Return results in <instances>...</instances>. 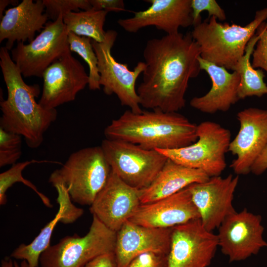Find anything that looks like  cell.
Listing matches in <instances>:
<instances>
[{
	"label": "cell",
	"instance_id": "obj_21",
	"mask_svg": "<svg viewBox=\"0 0 267 267\" xmlns=\"http://www.w3.org/2000/svg\"><path fill=\"white\" fill-rule=\"evenodd\" d=\"M200 68L209 75L212 81L210 90L205 95L192 98L190 106L203 113L214 114L225 112L239 100V74L230 73L225 68L198 57Z\"/></svg>",
	"mask_w": 267,
	"mask_h": 267
},
{
	"label": "cell",
	"instance_id": "obj_34",
	"mask_svg": "<svg viewBox=\"0 0 267 267\" xmlns=\"http://www.w3.org/2000/svg\"><path fill=\"white\" fill-rule=\"evenodd\" d=\"M89 1L92 8L96 10H104L108 12L126 10L123 0H89Z\"/></svg>",
	"mask_w": 267,
	"mask_h": 267
},
{
	"label": "cell",
	"instance_id": "obj_2",
	"mask_svg": "<svg viewBox=\"0 0 267 267\" xmlns=\"http://www.w3.org/2000/svg\"><path fill=\"white\" fill-rule=\"evenodd\" d=\"M0 66L7 90V98L0 101V128L23 137L29 147L37 148L56 120L57 111L45 108L36 101L40 86L25 82L5 46L0 49Z\"/></svg>",
	"mask_w": 267,
	"mask_h": 267
},
{
	"label": "cell",
	"instance_id": "obj_28",
	"mask_svg": "<svg viewBox=\"0 0 267 267\" xmlns=\"http://www.w3.org/2000/svg\"><path fill=\"white\" fill-rule=\"evenodd\" d=\"M21 136L0 128V167L16 163L22 155Z\"/></svg>",
	"mask_w": 267,
	"mask_h": 267
},
{
	"label": "cell",
	"instance_id": "obj_6",
	"mask_svg": "<svg viewBox=\"0 0 267 267\" xmlns=\"http://www.w3.org/2000/svg\"><path fill=\"white\" fill-rule=\"evenodd\" d=\"M197 140L175 149H157L168 159L181 165L199 169L209 177L219 176L226 166L225 154L231 141L230 131L212 121L197 126Z\"/></svg>",
	"mask_w": 267,
	"mask_h": 267
},
{
	"label": "cell",
	"instance_id": "obj_30",
	"mask_svg": "<svg viewBox=\"0 0 267 267\" xmlns=\"http://www.w3.org/2000/svg\"><path fill=\"white\" fill-rule=\"evenodd\" d=\"M191 7L193 26L202 21L200 14L203 11L208 12L209 18L214 16L220 21L226 18L224 10L215 0H191Z\"/></svg>",
	"mask_w": 267,
	"mask_h": 267
},
{
	"label": "cell",
	"instance_id": "obj_4",
	"mask_svg": "<svg viewBox=\"0 0 267 267\" xmlns=\"http://www.w3.org/2000/svg\"><path fill=\"white\" fill-rule=\"evenodd\" d=\"M267 19V6L257 11L254 19L243 26L221 23L212 16L194 26L191 34L202 59L233 71L249 42Z\"/></svg>",
	"mask_w": 267,
	"mask_h": 267
},
{
	"label": "cell",
	"instance_id": "obj_1",
	"mask_svg": "<svg viewBox=\"0 0 267 267\" xmlns=\"http://www.w3.org/2000/svg\"><path fill=\"white\" fill-rule=\"evenodd\" d=\"M200 48L191 32H178L148 40L143 49L145 67L137 93L140 105L177 112L185 105L190 79L201 71Z\"/></svg>",
	"mask_w": 267,
	"mask_h": 267
},
{
	"label": "cell",
	"instance_id": "obj_29",
	"mask_svg": "<svg viewBox=\"0 0 267 267\" xmlns=\"http://www.w3.org/2000/svg\"><path fill=\"white\" fill-rule=\"evenodd\" d=\"M45 11L48 19L55 21L60 15L63 16L71 12L80 9L87 10L92 8L89 0H43Z\"/></svg>",
	"mask_w": 267,
	"mask_h": 267
},
{
	"label": "cell",
	"instance_id": "obj_20",
	"mask_svg": "<svg viewBox=\"0 0 267 267\" xmlns=\"http://www.w3.org/2000/svg\"><path fill=\"white\" fill-rule=\"evenodd\" d=\"M4 12L0 21V43L6 40L8 51L15 42H32L48 19L43 0H23Z\"/></svg>",
	"mask_w": 267,
	"mask_h": 267
},
{
	"label": "cell",
	"instance_id": "obj_15",
	"mask_svg": "<svg viewBox=\"0 0 267 267\" xmlns=\"http://www.w3.org/2000/svg\"><path fill=\"white\" fill-rule=\"evenodd\" d=\"M240 128L228 151L236 156L230 164L235 174L247 175L267 143V109L250 107L237 114Z\"/></svg>",
	"mask_w": 267,
	"mask_h": 267
},
{
	"label": "cell",
	"instance_id": "obj_16",
	"mask_svg": "<svg viewBox=\"0 0 267 267\" xmlns=\"http://www.w3.org/2000/svg\"><path fill=\"white\" fill-rule=\"evenodd\" d=\"M140 195L141 190L130 186L111 171L106 184L90 205V211L117 232L141 204Z\"/></svg>",
	"mask_w": 267,
	"mask_h": 267
},
{
	"label": "cell",
	"instance_id": "obj_19",
	"mask_svg": "<svg viewBox=\"0 0 267 267\" xmlns=\"http://www.w3.org/2000/svg\"><path fill=\"white\" fill-rule=\"evenodd\" d=\"M197 219L199 213L187 187L170 196L141 204L129 221L146 227L172 228Z\"/></svg>",
	"mask_w": 267,
	"mask_h": 267
},
{
	"label": "cell",
	"instance_id": "obj_11",
	"mask_svg": "<svg viewBox=\"0 0 267 267\" xmlns=\"http://www.w3.org/2000/svg\"><path fill=\"white\" fill-rule=\"evenodd\" d=\"M219 246L217 234L200 219L172 227L167 267H208Z\"/></svg>",
	"mask_w": 267,
	"mask_h": 267
},
{
	"label": "cell",
	"instance_id": "obj_17",
	"mask_svg": "<svg viewBox=\"0 0 267 267\" xmlns=\"http://www.w3.org/2000/svg\"><path fill=\"white\" fill-rule=\"evenodd\" d=\"M146 9L135 12L134 16L120 19L117 23L125 31L136 33L148 26H155L167 35L177 33L180 27L193 26L191 0H148Z\"/></svg>",
	"mask_w": 267,
	"mask_h": 267
},
{
	"label": "cell",
	"instance_id": "obj_3",
	"mask_svg": "<svg viewBox=\"0 0 267 267\" xmlns=\"http://www.w3.org/2000/svg\"><path fill=\"white\" fill-rule=\"evenodd\" d=\"M197 126L178 112L159 109L125 111L104 129L106 139L137 144L148 150L175 149L197 140Z\"/></svg>",
	"mask_w": 267,
	"mask_h": 267
},
{
	"label": "cell",
	"instance_id": "obj_38",
	"mask_svg": "<svg viewBox=\"0 0 267 267\" xmlns=\"http://www.w3.org/2000/svg\"><path fill=\"white\" fill-rule=\"evenodd\" d=\"M18 1L15 0H0V19L1 20L3 16V12L5 8L9 4L15 5Z\"/></svg>",
	"mask_w": 267,
	"mask_h": 267
},
{
	"label": "cell",
	"instance_id": "obj_5",
	"mask_svg": "<svg viewBox=\"0 0 267 267\" xmlns=\"http://www.w3.org/2000/svg\"><path fill=\"white\" fill-rule=\"evenodd\" d=\"M111 172L101 147H87L72 153L60 168L51 174L48 181L54 187L64 186L74 202L90 206Z\"/></svg>",
	"mask_w": 267,
	"mask_h": 267
},
{
	"label": "cell",
	"instance_id": "obj_32",
	"mask_svg": "<svg viewBox=\"0 0 267 267\" xmlns=\"http://www.w3.org/2000/svg\"><path fill=\"white\" fill-rule=\"evenodd\" d=\"M57 192V203L61 202L64 206L63 217L60 222L64 224L71 223L81 217L84 210L74 206L67 189L62 185L54 187Z\"/></svg>",
	"mask_w": 267,
	"mask_h": 267
},
{
	"label": "cell",
	"instance_id": "obj_14",
	"mask_svg": "<svg viewBox=\"0 0 267 267\" xmlns=\"http://www.w3.org/2000/svg\"><path fill=\"white\" fill-rule=\"evenodd\" d=\"M42 78L43 88L39 103L48 109L74 101L89 80L84 66L71 51L47 67Z\"/></svg>",
	"mask_w": 267,
	"mask_h": 267
},
{
	"label": "cell",
	"instance_id": "obj_22",
	"mask_svg": "<svg viewBox=\"0 0 267 267\" xmlns=\"http://www.w3.org/2000/svg\"><path fill=\"white\" fill-rule=\"evenodd\" d=\"M209 177L203 171L187 167L168 159L151 184L141 190L140 201L146 204L170 196Z\"/></svg>",
	"mask_w": 267,
	"mask_h": 267
},
{
	"label": "cell",
	"instance_id": "obj_18",
	"mask_svg": "<svg viewBox=\"0 0 267 267\" xmlns=\"http://www.w3.org/2000/svg\"><path fill=\"white\" fill-rule=\"evenodd\" d=\"M172 228L144 226L127 221L117 232L114 254L117 267H129L137 257L146 253L167 255Z\"/></svg>",
	"mask_w": 267,
	"mask_h": 267
},
{
	"label": "cell",
	"instance_id": "obj_10",
	"mask_svg": "<svg viewBox=\"0 0 267 267\" xmlns=\"http://www.w3.org/2000/svg\"><path fill=\"white\" fill-rule=\"evenodd\" d=\"M117 32L114 30L106 31L103 42L92 40V45L98 60L99 84L107 95L115 94L123 106L130 108L132 112H142L135 83L139 75L144 70L145 65L138 62L133 70L126 64L118 62L111 53V49L117 39Z\"/></svg>",
	"mask_w": 267,
	"mask_h": 267
},
{
	"label": "cell",
	"instance_id": "obj_26",
	"mask_svg": "<svg viewBox=\"0 0 267 267\" xmlns=\"http://www.w3.org/2000/svg\"><path fill=\"white\" fill-rule=\"evenodd\" d=\"M68 40L71 51L78 53L87 63L89 68L88 87L90 90H99L100 76L98 70V60L90 38L79 36L69 32Z\"/></svg>",
	"mask_w": 267,
	"mask_h": 267
},
{
	"label": "cell",
	"instance_id": "obj_13",
	"mask_svg": "<svg viewBox=\"0 0 267 267\" xmlns=\"http://www.w3.org/2000/svg\"><path fill=\"white\" fill-rule=\"evenodd\" d=\"M238 182V175L230 174L225 178L210 177L187 187L200 222L208 231L218 228L227 217L236 212L232 202Z\"/></svg>",
	"mask_w": 267,
	"mask_h": 267
},
{
	"label": "cell",
	"instance_id": "obj_35",
	"mask_svg": "<svg viewBox=\"0 0 267 267\" xmlns=\"http://www.w3.org/2000/svg\"><path fill=\"white\" fill-rule=\"evenodd\" d=\"M82 267H117L114 253L100 255Z\"/></svg>",
	"mask_w": 267,
	"mask_h": 267
},
{
	"label": "cell",
	"instance_id": "obj_33",
	"mask_svg": "<svg viewBox=\"0 0 267 267\" xmlns=\"http://www.w3.org/2000/svg\"><path fill=\"white\" fill-rule=\"evenodd\" d=\"M167 255L146 253L135 258L129 267H167Z\"/></svg>",
	"mask_w": 267,
	"mask_h": 267
},
{
	"label": "cell",
	"instance_id": "obj_8",
	"mask_svg": "<svg viewBox=\"0 0 267 267\" xmlns=\"http://www.w3.org/2000/svg\"><path fill=\"white\" fill-rule=\"evenodd\" d=\"M100 146L111 171L125 183L139 190L151 184L168 159L157 150L122 140L106 138Z\"/></svg>",
	"mask_w": 267,
	"mask_h": 267
},
{
	"label": "cell",
	"instance_id": "obj_24",
	"mask_svg": "<svg viewBox=\"0 0 267 267\" xmlns=\"http://www.w3.org/2000/svg\"><path fill=\"white\" fill-rule=\"evenodd\" d=\"M108 12L91 8L71 12L63 15V22L68 32L86 37L97 43L103 42L106 31L103 27Z\"/></svg>",
	"mask_w": 267,
	"mask_h": 267
},
{
	"label": "cell",
	"instance_id": "obj_23",
	"mask_svg": "<svg viewBox=\"0 0 267 267\" xmlns=\"http://www.w3.org/2000/svg\"><path fill=\"white\" fill-rule=\"evenodd\" d=\"M259 36L255 34L249 42L244 55L239 60L233 71L237 72L240 77L238 89L239 99L256 96L262 97L267 94V85L264 78L265 75L261 69H255L250 61Z\"/></svg>",
	"mask_w": 267,
	"mask_h": 267
},
{
	"label": "cell",
	"instance_id": "obj_27",
	"mask_svg": "<svg viewBox=\"0 0 267 267\" xmlns=\"http://www.w3.org/2000/svg\"><path fill=\"white\" fill-rule=\"evenodd\" d=\"M41 162L37 160H27L16 163L6 171L0 174V205H4L7 202L6 191L16 182H22L30 188L39 196L44 205L52 207V205L47 197L40 192L36 186L30 181L25 178L23 175V170L33 163Z\"/></svg>",
	"mask_w": 267,
	"mask_h": 267
},
{
	"label": "cell",
	"instance_id": "obj_25",
	"mask_svg": "<svg viewBox=\"0 0 267 267\" xmlns=\"http://www.w3.org/2000/svg\"><path fill=\"white\" fill-rule=\"evenodd\" d=\"M58 211L54 218L43 228L39 234L29 244H20L11 254L10 257L18 260H25L29 267H38L41 254L50 246V242L52 232L58 222L63 217L64 206L57 202Z\"/></svg>",
	"mask_w": 267,
	"mask_h": 267
},
{
	"label": "cell",
	"instance_id": "obj_36",
	"mask_svg": "<svg viewBox=\"0 0 267 267\" xmlns=\"http://www.w3.org/2000/svg\"><path fill=\"white\" fill-rule=\"evenodd\" d=\"M267 169V143L251 167V172L256 175L262 174Z\"/></svg>",
	"mask_w": 267,
	"mask_h": 267
},
{
	"label": "cell",
	"instance_id": "obj_31",
	"mask_svg": "<svg viewBox=\"0 0 267 267\" xmlns=\"http://www.w3.org/2000/svg\"><path fill=\"white\" fill-rule=\"evenodd\" d=\"M259 40L252 53L254 68H261L267 73V22H263L257 30Z\"/></svg>",
	"mask_w": 267,
	"mask_h": 267
},
{
	"label": "cell",
	"instance_id": "obj_12",
	"mask_svg": "<svg viewBox=\"0 0 267 267\" xmlns=\"http://www.w3.org/2000/svg\"><path fill=\"white\" fill-rule=\"evenodd\" d=\"M262 217L246 208L230 214L220 225L217 235L218 245L230 262L241 261L267 247L263 239Z\"/></svg>",
	"mask_w": 267,
	"mask_h": 267
},
{
	"label": "cell",
	"instance_id": "obj_37",
	"mask_svg": "<svg viewBox=\"0 0 267 267\" xmlns=\"http://www.w3.org/2000/svg\"><path fill=\"white\" fill-rule=\"evenodd\" d=\"M0 267H29V265L25 260H22L19 265L15 261H13L10 257H6L1 260Z\"/></svg>",
	"mask_w": 267,
	"mask_h": 267
},
{
	"label": "cell",
	"instance_id": "obj_9",
	"mask_svg": "<svg viewBox=\"0 0 267 267\" xmlns=\"http://www.w3.org/2000/svg\"><path fill=\"white\" fill-rule=\"evenodd\" d=\"M63 16L60 15L55 21L47 22L29 44L17 43L11 50L12 60L23 77L42 78L47 67L71 51Z\"/></svg>",
	"mask_w": 267,
	"mask_h": 267
},
{
	"label": "cell",
	"instance_id": "obj_7",
	"mask_svg": "<svg viewBox=\"0 0 267 267\" xmlns=\"http://www.w3.org/2000/svg\"><path fill=\"white\" fill-rule=\"evenodd\" d=\"M116 236L93 215L85 236H67L50 245L40 256L41 267H82L100 255L114 253Z\"/></svg>",
	"mask_w": 267,
	"mask_h": 267
}]
</instances>
